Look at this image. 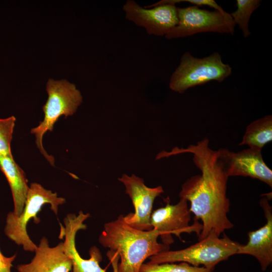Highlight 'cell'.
I'll return each mask as SVG.
<instances>
[{
	"instance_id": "obj_1",
	"label": "cell",
	"mask_w": 272,
	"mask_h": 272,
	"mask_svg": "<svg viewBox=\"0 0 272 272\" xmlns=\"http://www.w3.org/2000/svg\"><path fill=\"white\" fill-rule=\"evenodd\" d=\"M182 153L192 155L194 165L201 174L192 176L182 185L180 198L190 202L189 208L195 220L202 222L198 240L205 238L211 232L220 236L232 229L233 224L229 219L230 200L227 195V176L220 161L217 151L209 147V140L205 138L196 145L186 148L175 147L170 152L162 151L156 159Z\"/></svg>"
},
{
	"instance_id": "obj_2",
	"label": "cell",
	"mask_w": 272,
	"mask_h": 272,
	"mask_svg": "<svg viewBox=\"0 0 272 272\" xmlns=\"http://www.w3.org/2000/svg\"><path fill=\"white\" fill-rule=\"evenodd\" d=\"M159 236L155 229L142 231L131 227L120 215L104 224L99 242L118 253V272H139L147 258L169 250L168 245L158 242Z\"/></svg>"
},
{
	"instance_id": "obj_3",
	"label": "cell",
	"mask_w": 272,
	"mask_h": 272,
	"mask_svg": "<svg viewBox=\"0 0 272 272\" xmlns=\"http://www.w3.org/2000/svg\"><path fill=\"white\" fill-rule=\"evenodd\" d=\"M240 244L224 235L220 238L211 232L205 238L187 248L166 250L149 257L153 264L184 262L195 266L202 265L213 271L219 262L237 254Z\"/></svg>"
},
{
	"instance_id": "obj_4",
	"label": "cell",
	"mask_w": 272,
	"mask_h": 272,
	"mask_svg": "<svg viewBox=\"0 0 272 272\" xmlns=\"http://www.w3.org/2000/svg\"><path fill=\"white\" fill-rule=\"evenodd\" d=\"M48 99L43 106L44 118L36 127L31 129L35 135L37 148L49 163L54 166V159L49 155L42 145L44 134L47 131H52L55 123L59 118L64 115L65 118L73 115L83 101L80 91L75 84L66 80L56 81L48 80L46 87Z\"/></svg>"
},
{
	"instance_id": "obj_5",
	"label": "cell",
	"mask_w": 272,
	"mask_h": 272,
	"mask_svg": "<svg viewBox=\"0 0 272 272\" xmlns=\"http://www.w3.org/2000/svg\"><path fill=\"white\" fill-rule=\"evenodd\" d=\"M65 201V199L58 197L56 192L44 188L39 183H32L21 214L17 216L13 212L7 214L4 228L5 235L16 244L22 246L25 251L34 252L37 245L28 234V222L31 219L35 224L40 222V220L37 215L44 205L49 204L50 209L57 215L58 207Z\"/></svg>"
},
{
	"instance_id": "obj_6",
	"label": "cell",
	"mask_w": 272,
	"mask_h": 272,
	"mask_svg": "<svg viewBox=\"0 0 272 272\" xmlns=\"http://www.w3.org/2000/svg\"><path fill=\"white\" fill-rule=\"evenodd\" d=\"M231 73V66L223 62L218 52L197 58L187 52L182 55L179 64L171 76L169 88L183 93L189 88L212 81L221 82Z\"/></svg>"
},
{
	"instance_id": "obj_7",
	"label": "cell",
	"mask_w": 272,
	"mask_h": 272,
	"mask_svg": "<svg viewBox=\"0 0 272 272\" xmlns=\"http://www.w3.org/2000/svg\"><path fill=\"white\" fill-rule=\"evenodd\" d=\"M177 24L165 36L167 39L183 38L199 33L215 32L233 35L235 24L227 12L201 9L191 6L177 7Z\"/></svg>"
},
{
	"instance_id": "obj_8",
	"label": "cell",
	"mask_w": 272,
	"mask_h": 272,
	"mask_svg": "<svg viewBox=\"0 0 272 272\" xmlns=\"http://www.w3.org/2000/svg\"><path fill=\"white\" fill-rule=\"evenodd\" d=\"M187 202L185 199L180 198L176 204L168 203L152 213L151 226L159 232L164 244L169 246L174 242L172 234L179 239H181V234L184 233L195 232L199 236L202 225L197 220H195L192 225H189L191 213Z\"/></svg>"
},
{
	"instance_id": "obj_9",
	"label": "cell",
	"mask_w": 272,
	"mask_h": 272,
	"mask_svg": "<svg viewBox=\"0 0 272 272\" xmlns=\"http://www.w3.org/2000/svg\"><path fill=\"white\" fill-rule=\"evenodd\" d=\"M118 180L125 187V193L130 198L134 208L133 213L124 216L125 222L131 227L142 231L153 229L151 217L155 198L163 193L161 186L148 187L144 180L134 174L122 175Z\"/></svg>"
},
{
	"instance_id": "obj_10",
	"label": "cell",
	"mask_w": 272,
	"mask_h": 272,
	"mask_svg": "<svg viewBox=\"0 0 272 272\" xmlns=\"http://www.w3.org/2000/svg\"><path fill=\"white\" fill-rule=\"evenodd\" d=\"M90 217L89 213L85 214L82 211L78 215L69 214L64 219L65 227L60 223L59 239L64 238L63 242V250L72 262V272H106L100 263L102 256L100 250L95 246L89 250L90 258L84 259L78 252L76 246V236L78 231L85 230L86 225L84 222Z\"/></svg>"
},
{
	"instance_id": "obj_11",
	"label": "cell",
	"mask_w": 272,
	"mask_h": 272,
	"mask_svg": "<svg viewBox=\"0 0 272 272\" xmlns=\"http://www.w3.org/2000/svg\"><path fill=\"white\" fill-rule=\"evenodd\" d=\"M123 10L126 19L144 28L149 35L165 36L178 23L177 7L171 3L145 8L133 0H128Z\"/></svg>"
},
{
	"instance_id": "obj_12",
	"label": "cell",
	"mask_w": 272,
	"mask_h": 272,
	"mask_svg": "<svg viewBox=\"0 0 272 272\" xmlns=\"http://www.w3.org/2000/svg\"><path fill=\"white\" fill-rule=\"evenodd\" d=\"M217 151L228 177H249L272 187V171L264 162L261 151L248 148L234 152L221 148Z\"/></svg>"
},
{
	"instance_id": "obj_13",
	"label": "cell",
	"mask_w": 272,
	"mask_h": 272,
	"mask_svg": "<svg viewBox=\"0 0 272 272\" xmlns=\"http://www.w3.org/2000/svg\"><path fill=\"white\" fill-rule=\"evenodd\" d=\"M260 205L264 211L266 223L260 228L248 232V242L239 245L237 254L254 257L261 270L265 271L272 263V212L265 197L260 200Z\"/></svg>"
},
{
	"instance_id": "obj_14",
	"label": "cell",
	"mask_w": 272,
	"mask_h": 272,
	"mask_svg": "<svg viewBox=\"0 0 272 272\" xmlns=\"http://www.w3.org/2000/svg\"><path fill=\"white\" fill-rule=\"evenodd\" d=\"M34 252L29 263L17 265L18 272H70L72 270V260L63 250L62 242L50 247L47 238L43 237Z\"/></svg>"
},
{
	"instance_id": "obj_15",
	"label": "cell",
	"mask_w": 272,
	"mask_h": 272,
	"mask_svg": "<svg viewBox=\"0 0 272 272\" xmlns=\"http://www.w3.org/2000/svg\"><path fill=\"white\" fill-rule=\"evenodd\" d=\"M0 169L10 185L14 202V214L19 216L24 209L29 189L24 171L15 161L13 156L0 155Z\"/></svg>"
},
{
	"instance_id": "obj_16",
	"label": "cell",
	"mask_w": 272,
	"mask_h": 272,
	"mask_svg": "<svg viewBox=\"0 0 272 272\" xmlns=\"http://www.w3.org/2000/svg\"><path fill=\"white\" fill-rule=\"evenodd\" d=\"M272 141V116L268 115L256 119L246 127L239 146L247 145L251 149L261 151Z\"/></svg>"
},
{
	"instance_id": "obj_17",
	"label": "cell",
	"mask_w": 272,
	"mask_h": 272,
	"mask_svg": "<svg viewBox=\"0 0 272 272\" xmlns=\"http://www.w3.org/2000/svg\"><path fill=\"white\" fill-rule=\"evenodd\" d=\"M260 2L259 0H237L236 11L230 14L245 38L251 34L249 29V20L252 13L260 6Z\"/></svg>"
},
{
	"instance_id": "obj_18",
	"label": "cell",
	"mask_w": 272,
	"mask_h": 272,
	"mask_svg": "<svg viewBox=\"0 0 272 272\" xmlns=\"http://www.w3.org/2000/svg\"><path fill=\"white\" fill-rule=\"evenodd\" d=\"M139 272H213L203 266H195L181 262L179 264L163 263L153 264L149 262L143 263Z\"/></svg>"
},
{
	"instance_id": "obj_19",
	"label": "cell",
	"mask_w": 272,
	"mask_h": 272,
	"mask_svg": "<svg viewBox=\"0 0 272 272\" xmlns=\"http://www.w3.org/2000/svg\"><path fill=\"white\" fill-rule=\"evenodd\" d=\"M16 120L14 116L0 118V155L12 156L11 143Z\"/></svg>"
},
{
	"instance_id": "obj_20",
	"label": "cell",
	"mask_w": 272,
	"mask_h": 272,
	"mask_svg": "<svg viewBox=\"0 0 272 272\" xmlns=\"http://www.w3.org/2000/svg\"><path fill=\"white\" fill-rule=\"evenodd\" d=\"M177 3L181 2H187L197 7L208 6L215 10L220 12H224L223 8L219 6L214 0H177Z\"/></svg>"
},
{
	"instance_id": "obj_21",
	"label": "cell",
	"mask_w": 272,
	"mask_h": 272,
	"mask_svg": "<svg viewBox=\"0 0 272 272\" xmlns=\"http://www.w3.org/2000/svg\"><path fill=\"white\" fill-rule=\"evenodd\" d=\"M17 256V253L10 257L3 255L0 250V272H12V263Z\"/></svg>"
},
{
	"instance_id": "obj_22",
	"label": "cell",
	"mask_w": 272,
	"mask_h": 272,
	"mask_svg": "<svg viewBox=\"0 0 272 272\" xmlns=\"http://www.w3.org/2000/svg\"><path fill=\"white\" fill-rule=\"evenodd\" d=\"M112 267V272H118V264L119 263V256L117 251L109 250L106 253Z\"/></svg>"
}]
</instances>
